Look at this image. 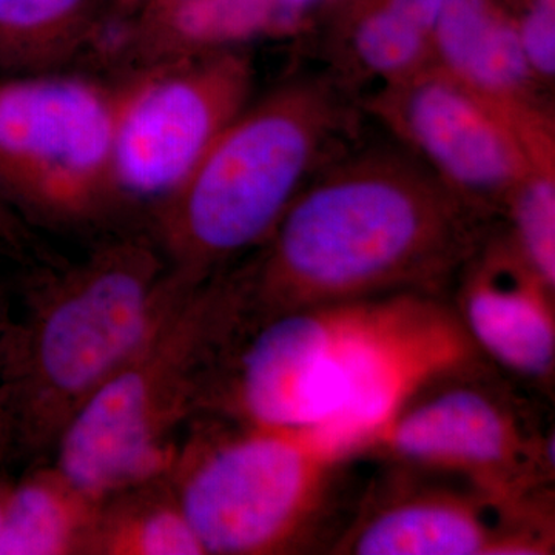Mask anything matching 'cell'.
I'll return each mask as SVG.
<instances>
[{
  "mask_svg": "<svg viewBox=\"0 0 555 555\" xmlns=\"http://www.w3.org/2000/svg\"><path fill=\"white\" fill-rule=\"evenodd\" d=\"M430 36L452 78L500 104L514 100L532 76L516 27L486 0H444Z\"/></svg>",
  "mask_w": 555,
  "mask_h": 555,
  "instance_id": "5bb4252c",
  "label": "cell"
},
{
  "mask_svg": "<svg viewBox=\"0 0 555 555\" xmlns=\"http://www.w3.org/2000/svg\"><path fill=\"white\" fill-rule=\"evenodd\" d=\"M481 363L420 393L378 434L371 452L511 499H547L553 433H542L531 409L485 375Z\"/></svg>",
  "mask_w": 555,
  "mask_h": 555,
  "instance_id": "8992f818",
  "label": "cell"
},
{
  "mask_svg": "<svg viewBox=\"0 0 555 555\" xmlns=\"http://www.w3.org/2000/svg\"><path fill=\"white\" fill-rule=\"evenodd\" d=\"M455 309L485 358L514 377L550 385L555 367L554 287L514 246L470 258Z\"/></svg>",
  "mask_w": 555,
  "mask_h": 555,
  "instance_id": "30bf717a",
  "label": "cell"
},
{
  "mask_svg": "<svg viewBox=\"0 0 555 555\" xmlns=\"http://www.w3.org/2000/svg\"><path fill=\"white\" fill-rule=\"evenodd\" d=\"M483 358L443 295L332 302L266 326L244 360V401L261 425L337 427L371 452L420 393Z\"/></svg>",
  "mask_w": 555,
  "mask_h": 555,
  "instance_id": "7a4b0ae2",
  "label": "cell"
},
{
  "mask_svg": "<svg viewBox=\"0 0 555 555\" xmlns=\"http://www.w3.org/2000/svg\"><path fill=\"white\" fill-rule=\"evenodd\" d=\"M258 425L201 466L184 516L211 553L313 550L326 540L347 465L366 448L337 427Z\"/></svg>",
  "mask_w": 555,
  "mask_h": 555,
  "instance_id": "277c9868",
  "label": "cell"
},
{
  "mask_svg": "<svg viewBox=\"0 0 555 555\" xmlns=\"http://www.w3.org/2000/svg\"><path fill=\"white\" fill-rule=\"evenodd\" d=\"M145 259L116 251L56 310L43 332V367L64 389L101 377L137 345L144 328Z\"/></svg>",
  "mask_w": 555,
  "mask_h": 555,
  "instance_id": "8fae6325",
  "label": "cell"
},
{
  "mask_svg": "<svg viewBox=\"0 0 555 555\" xmlns=\"http://www.w3.org/2000/svg\"><path fill=\"white\" fill-rule=\"evenodd\" d=\"M64 503L49 489L27 486L3 509L0 555H43L62 550L68 535Z\"/></svg>",
  "mask_w": 555,
  "mask_h": 555,
  "instance_id": "2e32d148",
  "label": "cell"
},
{
  "mask_svg": "<svg viewBox=\"0 0 555 555\" xmlns=\"http://www.w3.org/2000/svg\"><path fill=\"white\" fill-rule=\"evenodd\" d=\"M444 0H389L387 5L400 11L430 35Z\"/></svg>",
  "mask_w": 555,
  "mask_h": 555,
  "instance_id": "44dd1931",
  "label": "cell"
},
{
  "mask_svg": "<svg viewBox=\"0 0 555 555\" xmlns=\"http://www.w3.org/2000/svg\"><path fill=\"white\" fill-rule=\"evenodd\" d=\"M393 116L434 173L470 203L509 198L537 166L517 107L448 73L414 78L393 101Z\"/></svg>",
  "mask_w": 555,
  "mask_h": 555,
  "instance_id": "9c48e42d",
  "label": "cell"
},
{
  "mask_svg": "<svg viewBox=\"0 0 555 555\" xmlns=\"http://www.w3.org/2000/svg\"><path fill=\"white\" fill-rule=\"evenodd\" d=\"M526 61L534 75L553 76L555 67V0H535L517 28Z\"/></svg>",
  "mask_w": 555,
  "mask_h": 555,
  "instance_id": "d6986e66",
  "label": "cell"
},
{
  "mask_svg": "<svg viewBox=\"0 0 555 555\" xmlns=\"http://www.w3.org/2000/svg\"><path fill=\"white\" fill-rule=\"evenodd\" d=\"M147 423V390L137 374L112 379L69 429L65 476L82 491H102L145 476L156 465Z\"/></svg>",
  "mask_w": 555,
  "mask_h": 555,
  "instance_id": "7c38bea8",
  "label": "cell"
},
{
  "mask_svg": "<svg viewBox=\"0 0 555 555\" xmlns=\"http://www.w3.org/2000/svg\"><path fill=\"white\" fill-rule=\"evenodd\" d=\"M476 204L398 155L350 160L299 192L258 287L276 315L352 299L443 294L480 250Z\"/></svg>",
  "mask_w": 555,
  "mask_h": 555,
  "instance_id": "6da1fadb",
  "label": "cell"
},
{
  "mask_svg": "<svg viewBox=\"0 0 555 555\" xmlns=\"http://www.w3.org/2000/svg\"><path fill=\"white\" fill-rule=\"evenodd\" d=\"M134 550L152 555H192L206 553L195 529L185 516L164 513L150 517L134 537Z\"/></svg>",
  "mask_w": 555,
  "mask_h": 555,
  "instance_id": "ac0fdd59",
  "label": "cell"
},
{
  "mask_svg": "<svg viewBox=\"0 0 555 555\" xmlns=\"http://www.w3.org/2000/svg\"><path fill=\"white\" fill-rule=\"evenodd\" d=\"M429 33L386 5L357 27L353 46L361 64L377 75L400 78L423 61Z\"/></svg>",
  "mask_w": 555,
  "mask_h": 555,
  "instance_id": "e0dca14e",
  "label": "cell"
},
{
  "mask_svg": "<svg viewBox=\"0 0 555 555\" xmlns=\"http://www.w3.org/2000/svg\"><path fill=\"white\" fill-rule=\"evenodd\" d=\"M275 11L276 25L291 24L302 11L308 10L318 0H270Z\"/></svg>",
  "mask_w": 555,
  "mask_h": 555,
  "instance_id": "7402d4cb",
  "label": "cell"
},
{
  "mask_svg": "<svg viewBox=\"0 0 555 555\" xmlns=\"http://www.w3.org/2000/svg\"><path fill=\"white\" fill-rule=\"evenodd\" d=\"M339 115L327 90L312 83L250 102L160 204L171 246L203 266L269 240L308 185Z\"/></svg>",
  "mask_w": 555,
  "mask_h": 555,
  "instance_id": "3957f363",
  "label": "cell"
},
{
  "mask_svg": "<svg viewBox=\"0 0 555 555\" xmlns=\"http://www.w3.org/2000/svg\"><path fill=\"white\" fill-rule=\"evenodd\" d=\"M371 489L331 553L349 555H546L554 550L550 499H511L460 478Z\"/></svg>",
  "mask_w": 555,
  "mask_h": 555,
  "instance_id": "ba28073f",
  "label": "cell"
},
{
  "mask_svg": "<svg viewBox=\"0 0 555 555\" xmlns=\"http://www.w3.org/2000/svg\"><path fill=\"white\" fill-rule=\"evenodd\" d=\"M119 199L164 201L181 189L250 104L254 67L236 49L201 51L118 76Z\"/></svg>",
  "mask_w": 555,
  "mask_h": 555,
  "instance_id": "52a82bcc",
  "label": "cell"
},
{
  "mask_svg": "<svg viewBox=\"0 0 555 555\" xmlns=\"http://www.w3.org/2000/svg\"><path fill=\"white\" fill-rule=\"evenodd\" d=\"M118 107L119 79L87 69L0 79V201L56 219L119 203Z\"/></svg>",
  "mask_w": 555,
  "mask_h": 555,
  "instance_id": "5b68a950",
  "label": "cell"
},
{
  "mask_svg": "<svg viewBox=\"0 0 555 555\" xmlns=\"http://www.w3.org/2000/svg\"><path fill=\"white\" fill-rule=\"evenodd\" d=\"M14 233V219L11 208L0 201V235L11 236Z\"/></svg>",
  "mask_w": 555,
  "mask_h": 555,
  "instance_id": "603a6c76",
  "label": "cell"
},
{
  "mask_svg": "<svg viewBox=\"0 0 555 555\" xmlns=\"http://www.w3.org/2000/svg\"><path fill=\"white\" fill-rule=\"evenodd\" d=\"M190 0H109L107 16L102 31L112 30L120 25L129 24L150 14L173 9ZM101 31V35H102Z\"/></svg>",
  "mask_w": 555,
  "mask_h": 555,
  "instance_id": "ffe728a7",
  "label": "cell"
},
{
  "mask_svg": "<svg viewBox=\"0 0 555 555\" xmlns=\"http://www.w3.org/2000/svg\"><path fill=\"white\" fill-rule=\"evenodd\" d=\"M3 509L0 507V526H2Z\"/></svg>",
  "mask_w": 555,
  "mask_h": 555,
  "instance_id": "cb8c5ba5",
  "label": "cell"
},
{
  "mask_svg": "<svg viewBox=\"0 0 555 555\" xmlns=\"http://www.w3.org/2000/svg\"><path fill=\"white\" fill-rule=\"evenodd\" d=\"M513 246L546 284H555V188L550 170L534 169L509 195Z\"/></svg>",
  "mask_w": 555,
  "mask_h": 555,
  "instance_id": "9a60e30c",
  "label": "cell"
},
{
  "mask_svg": "<svg viewBox=\"0 0 555 555\" xmlns=\"http://www.w3.org/2000/svg\"><path fill=\"white\" fill-rule=\"evenodd\" d=\"M109 0H0V75L80 69L100 39Z\"/></svg>",
  "mask_w": 555,
  "mask_h": 555,
  "instance_id": "4fadbf2b",
  "label": "cell"
}]
</instances>
